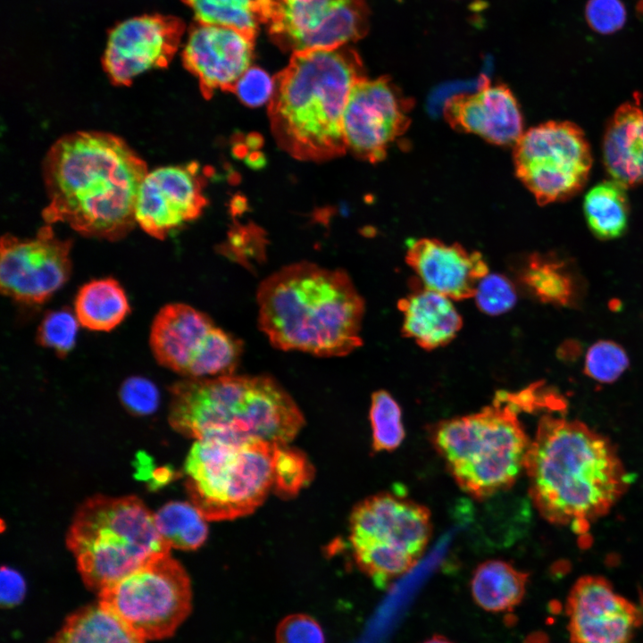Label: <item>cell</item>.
<instances>
[{
	"instance_id": "6da1fadb",
	"label": "cell",
	"mask_w": 643,
	"mask_h": 643,
	"mask_svg": "<svg viewBox=\"0 0 643 643\" xmlns=\"http://www.w3.org/2000/svg\"><path fill=\"white\" fill-rule=\"evenodd\" d=\"M145 161L120 137L77 131L47 152L43 177L46 224L63 222L83 236L120 240L134 228L136 205L147 173Z\"/></svg>"
},
{
	"instance_id": "7a4b0ae2",
	"label": "cell",
	"mask_w": 643,
	"mask_h": 643,
	"mask_svg": "<svg viewBox=\"0 0 643 643\" xmlns=\"http://www.w3.org/2000/svg\"><path fill=\"white\" fill-rule=\"evenodd\" d=\"M524 471L541 516L577 533L607 514L631 481L605 437L580 422L549 414L538 423Z\"/></svg>"
},
{
	"instance_id": "3957f363",
	"label": "cell",
	"mask_w": 643,
	"mask_h": 643,
	"mask_svg": "<svg viewBox=\"0 0 643 643\" xmlns=\"http://www.w3.org/2000/svg\"><path fill=\"white\" fill-rule=\"evenodd\" d=\"M257 305L260 329L280 350L332 357L363 344L364 301L343 271L284 266L259 285Z\"/></svg>"
},
{
	"instance_id": "277c9868",
	"label": "cell",
	"mask_w": 643,
	"mask_h": 643,
	"mask_svg": "<svg viewBox=\"0 0 643 643\" xmlns=\"http://www.w3.org/2000/svg\"><path fill=\"white\" fill-rule=\"evenodd\" d=\"M363 78L358 55L342 46L293 53L276 79L269 104L280 146L303 160L342 154L347 150L344 111L353 88Z\"/></svg>"
},
{
	"instance_id": "5b68a950",
	"label": "cell",
	"mask_w": 643,
	"mask_h": 643,
	"mask_svg": "<svg viewBox=\"0 0 643 643\" xmlns=\"http://www.w3.org/2000/svg\"><path fill=\"white\" fill-rule=\"evenodd\" d=\"M170 394L171 426L196 440L286 445L305 423L290 395L266 375L186 378Z\"/></svg>"
},
{
	"instance_id": "8992f818",
	"label": "cell",
	"mask_w": 643,
	"mask_h": 643,
	"mask_svg": "<svg viewBox=\"0 0 643 643\" xmlns=\"http://www.w3.org/2000/svg\"><path fill=\"white\" fill-rule=\"evenodd\" d=\"M522 412H530L524 390H500L478 413L430 426L431 444L465 493L489 497L511 488L524 470L530 440Z\"/></svg>"
},
{
	"instance_id": "52a82bcc",
	"label": "cell",
	"mask_w": 643,
	"mask_h": 643,
	"mask_svg": "<svg viewBox=\"0 0 643 643\" xmlns=\"http://www.w3.org/2000/svg\"><path fill=\"white\" fill-rule=\"evenodd\" d=\"M66 544L85 585L97 592L171 549L154 514L135 496L87 499L73 517Z\"/></svg>"
},
{
	"instance_id": "ba28073f",
	"label": "cell",
	"mask_w": 643,
	"mask_h": 643,
	"mask_svg": "<svg viewBox=\"0 0 643 643\" xmlns=\"http://www.w3.org/2000/svg\"><path fill=\"white\" fill-rule=\"evenodd\" d=\"M278 444L198 439L186 463V489L208 521L251 514L273 488Z\"/></svg>"
},
{
	"instance_id": "9c48e42d",
	"label": "cell",
	"mask_w": 643,
	"mask_h": 643,
	"mask_svg": "<svg viewBox=\"0 0 643 643\" xmlns=\"http://www.w3.org/2000/svg\"><path fill=\"white\" fill-rule=\"evenodd\" d=\"M430 510L400 494L373 495L353 509L350 542L359 569L380 588L418 563L429 543Z\"/></svg>"
},
{
	"instance_id": "30bf717a",
	"label": "cell",
	"mask_w": 643,
	"mask_h": 643,
	"mask_svg": "<svg viewBox=\"0 0 643 643\" xmlns=\"http://www.w3.org/2000/svg\"><path fill=\"white\" fill-rule=\"evenodd\" d=\"M98 594V602L145 640L172 636L192 607L189 577L170 554L107 585Z\"/></svg>"
},
{
	"instance_id": "8fae6325",
	"label": "cell",
	"mask_w": 643,
	"mask_h": 643,
	"mask_svg": "<svg viewBox=\"0 0 643 643\" xmlns=\"http://www.w3.org/2000/svg\"><path fill=\"white\" fill-rule=\"evenodd\" d=\"M149 343L159 364L186 378L233 374L243 351L241 341L207 314L181 303L160 309Z\"/></svg>"
},
{
	"instance_id": "7c38bea8",
	"label": "cell",
	"mask_w": 643,
	"mask_h": 643,
	"mask_svg": "<svg viewBox=\"0 0 643 643\" xmlns=\"http://www.w3.org/2000/svg\"><path fill=\"white\" fill-rule=\"evenodd\" d=\"M514 161L516 176L541 205L580 191L592 165L584 133L570 121H547L524 132Z\"/></svg>"
},
{
	"instance_id": "4fadbf2b",
	"label": "cell",
	"mask_w": 643,
	"mask_h": 643,
	"mask_svg": "<svg viewBox=\"0 0 643 643\" xmlns=\"http://www.w3.org/2000/svg\"><path fill=\"white\" fill-rule=\"evenodd\" d=\"M259 8L273 38L293 53L341 47L368 29L363 0H259Z\"/></svg>"
},
{
	"instance_id": "5bb4252c",
	"label": "cell",
	"mask_w": 643,
	"mask_h": 643,
	"mask_svg": "<svg viewBox=\"0 0 643 643\" xmlns=\"http://www.w3.org/2000/svg\"><path fill=\"white\" fill-rule=\"evenodd\" d=\"M71 241L58 238L50 224L30 238H1L0 288L22 304L40 305L69 280Z\"/></svg>"
},
{
	"instance_id": "9a60e30c",
	"label": "cell",
	"mask_w": 643,
	"mask_h": 643,
	"mask_svg": "<svg viewBox=\"0 0 643 643\" xmlns=\"http://www.w3.org/2000/svg\"><path fill=\"white\" fill-rule=\"evenodd\" d=\"M412 106L389 79H362L353 88L343 114L346 148L371 163L381 161L408 129Z\"/></svg>"
},
{
	"instance_id": "2e32d148",
	"label": "cell",
	"mask_w": 643,
	"mask_h": 643,
	"mask_svg": "<svg viewBox=\"0 0 643 643\" xmlns=\"http://www.w3.org/2000/svg\"><path fill=\"white\" fill-rule=\"evenodd\" d=\"M184 28L179 18L159 13L133 17L114 26L102 57L109 80L115 86H129L145 71L168 66Z\"/></svg>"
},
{
	"instance_id": "e0dca14e",
	"label": "cell",
	"mask_w": 643,
	"mask_h": 643,
	"mask_svg": "<svg viewBox=\"0 0 643 643\" xmlns=\"http://www.w3.org/2000/svg\"><path fill=\"white\" fill-rule=\"evenodd\" d=\"M566 614L572 643H631L643 622L639 607L616 593L608 580L593 575L572 586Z\"/></svg>"
},
{
	"instance_id": "ac0fdd59",
	"label": "cell",
	"mask_w": 643,
	"mask_h": 643,
	"mask_svg": "<svg viewBox=\"0 0 643 643\" xmlns=\"http://www.w3.org/2000/svg\"><path fill=\"white\" fill-rule=\"evenodd\" d=\"M205 205L196 163L160 167L147 172L141 183L136 222L151 237L164 239L198 217Z\"/></svg>"
},
{
	"instance_id": "d6986e66",
	"label": "cell",
	"mask_w": 643,
	"mask_h": 643,
	"mask_svg": "<svg viewBox=\"0 0 643 643\" xmlns=\"http://www.w3.org/2000/svg\"><path fill=\"white\" fill-rule=\"evenodd\" d=\"M254 37L232 28L199 23L190 29L183 64L197 79L206 98L217 90H232L251 66Z\"/></svg>"
},
{
	"instance_id": "ffe728a7",
	"label": "cell",
	"mask_w": 643,
	"mask_h": 643,
	"mask_svg": "<svg viewBox=\"0 0 643 643\" xmlns=\"http://www.w3.org/2000/svg\"><path fill=\"white\" fill-rule=\"evenodd\" d=\"M443 113L453 129L476 134L495 145H515L523 134L522 116L512 91L487 79L475 92L448 98Z\"/></svg>"
},
{
	"instance_id": "44dd1931",
	"label": "cell",
	"mask_w": 643,
	"mask_h": 643,
	"mask_svg": "<svg viewBox=\"0 0 643 643\" xmlns=\"http://www.w3.org/2000/svg\"><path fill=\"white\" fill-rule=\"evenodd\" d=\"M405 259L422 287L452 300L473 297L480 280L489 273L480 252L436 238H420L409 244Z\"/></svg>"
},
{
	"instance_id": "7402d4cb",
	"label": "cell",
	"mask_w": 643,
	"mask_h": 643,
	"mask_svg": "<svg viewBox=\"0 0 643 643\" xmlns=\"http://www.w3.org/2000/svg\"><path fill=\"white\" fill-rule=\"evenodd\" d=\"M398 308L403 313V334L423 349L450 343L463 325L452 299L421 285L399 300Z\"/></svg>"
},
{
	"instance_id": "603a6c76",
	"label": "cell",
	"mask_w": 643,
	"mask_h": 643,
	"mask_svg": "<svg viewBox=\"0 0 643 643\" xmlns=\"http://www.w3.org/2000/svg\"><path fill=\"white\" fill-rule=\"evenodd\" d=\"M605 166L624 187L643 182V109L621 105L608 122L603 141Z\"/></svg>"
},
{
	"instance_id": "cb8c5ba5",
	"label": "cell",
	"mask_w": 643,
	"mask_h": 643,
	"mask_svg": "<svg viewBox=\"0 0 643 643\" xmlns=\"http://www.w3.org/2000/svg\"><path fill=\"white\" fill-rule=\"evenodd\" d=\"M529 573L503 560H488L474 570L471 591L474 602L488 612H507L522 600Z\"/></svg>"
},
{
	"instance_id": "d4e9b609",
	"label": "cell",
	"mask_w": 643,
	"mask_h": 643,
	"mask_svg": "<svg viewBox=\"0 0 643 643\" xmlns=\"http://www.w3.org/2000/svg\"><path fill=\"white\" fill-rule=\"evenodd\" d=\"M130 306L121 284L113 278L93 280L78 291L74 313L81 326L110 331L129 314Z\"/></svg>"
},
{
	"instance_id": "484cf974",
	"label": "cell",
	"mask_w": 643,
	"mask_h": 643,
	"mask_svg": "<svg viewBox=\"0 0 643 643\" xmlns=\"http://www.w3.org/2000/svg\"><path fill=\"white\" fill-rule=\"evenodd\" d=\"M48 643H146L99 602L69 615Z\"/></svg>"
},
{
	"instance_id": "4316f807",
	"label": "cell",
	"mask_w": 643,
	"mask_h": 643,
	"mask_svg": "<svg viewBox=\"0 0 643 643\" xmlns=\"http://www.w3.org/2000/svg\"><path fill=\"white\" fill-rule=\"evenodd\" d=\"M626 187L612 180L598 183L585 196L583 211L589 228L600 239L620 237L627 228Z\"/></svg>"
},
{
	"instance_id": "83f0119b",
	"label": "cell",
	"mask_w": 643,
	"mask_h": 643,
	"mask_svg": "<svg viewBox=\"0 0 643 643\" xmlns=\"http://www.w3.org/2000/svg\"><path fill=\"white\" fill-rule=\"evenodd\" d=\"M522 283L539 300L558 306H572L578 287L564 262L555 257L534 254L521 273Z\"/></svg>"
},
{
	"instance_id": "f1b7e54d",
	"label": "cell",
	"mask_w": 643,
	"mask_h": 643,
	"mask_svg": "<svg viewBox=\"0 0 643 643\" xmlns=\"http://www.w3.org/2000/svg\"><path fill=\"white\" fill-rule=\"evenodd\" d=\"M155 527L163 539L181 550H195L207 539L205 518L192 504L172 501L154 514Z\"/></svg>"
},
{
	"instance_id": "f546056e",
	"label": "cell",
	"mask_w": 643,
	"mask_h": 643,
	"mask_svg": "<svg viewBox=\"0 0 643 643\" xmlns=\"http://www.w3.org/2000/svg\"><path fill=\"white\" fill-rule=\"evenodd\" d=\"M197 23L232 28L255 36L262 21L259 0H183Z\"/></svg>"
},
{
	"instance_id": "4dcf8cb0",
	"label": "cell",
	"mask_w": 643,
	"mask_h": 643,
	"mask_svg": "<svg viewBox=\"0 0 643 643\" xmlns=\"http://www.w3.org/2000/svg\"><path fill=\"white\" fill-rule=\"evenodd\" d=\"M372 430V449L392 451L405 438L401 409L393 397L385 390L372 394L370 407Z\"/></svg>"
},
{
	"instance_id": "1f68e13d",
	"label": "cell",
	"mask_w": 643,
	"mask_h": 643,
	"mask_svg": "<svg viewBox=\"0 0 643 643\" xmlns=\"http://www.w3.org/2000/svg\"><path fill=\"white\" fill-rule=\"evenodd\" d=\"M313 468L300 451L286 445L275 450L273 488L284 498L296 495L313 479Z\"/></svg>"
},
{
	"instance_id": "d6a6232c",
	"label": "cell",
	"mask_w": 643,
	"mask_h": 643,
	"mask_svg": "<svg viewBox=\"0 0 643 643\" xmlns=\"http://www.w3.org/2000/svg\"><path fill=\"white\" fill-rule=\"evenodd\" d=\"M79 324L75 313L67 308L48 312L38 326L37 341L63 357L75 345Z\"/></svg>"
},
{
	"instance_id": "836d02e7",
	"label": "cell",
	"mask_w": 643,
	"mask_h": 643,
	"mask_svg": "<svg viewBox=\"0 0 643 643\" xmlns=\"http://www.w3.org/2000/svg\"><path fill=\"white\" fill-rule=\"evenodd\" d=\"M629 366L625 350L611 340H599L588 350L584 372L591 379L611 383L616 380Z\"/></svg>"
},
{
	"instance_id": "e575fe53",
	"label": "cell",
	"mask_w": 643,
	"mask_h": 643,
	"mask_svg": "<svg viewBox=\"0 0 643 643\" xmlns=\"http://www.w3.org/2000/svg\"><path fill=\"white\" fill-rule=\"evenodd\" d=\"M473 298L481 312L498 315L513 308L517 296L514 284L507 278L488 273L477 285Z\"/></svg>"
},
{
	"instance_id": "d590c367",
	"label": "cell",
	"mask_w": 643,
	"mask_h": 643,
	"mask_svg": "<svg viewBox=\"0 0 643 643\" xmlns=\"http://www.w3.org/2000/svg\"><path fill=\"white\" fill-rule=\"evenodd\" d=\"M276 88V79L258 67L250 66L238 79L231 91L246 105L259 107L271 103Z\"/></svg>"
},
{
	"instance_id": "8d00e7d4",
	"label": "cell",
	"mask_w": 643,
	"mask_h": 643,
	"mask_svg": "<svg viewBox=\"0 0 643 643\" xmlns=\"http://www.w3.org/2000/svg\"><path fill=\"white\" fill-rule=\"evenodd\" d=\"M120 397L126 408L138 415L152 413L159 403V393L155 385L143 377L126 380L121 388Z\"/></svg>"
},
{
	"instance_id": "74e56055",
	"label": "cell",
	"mask_w": 643,
	"mask_h": 643,
	"mask_svg": "<svg viewBox=\"0 0 643 643\" xmlns=\"http://www.w3.org/2000/svg\"><path fill=\"white\" fill-rule=\"evenodd\" d=\"M276 643H325V636L321 625L312 616L291 614L280 622Z\"/></svg>"
},
{
	"instance_id": "f35d334b",
	"label": "cell",
	"mask_w": 643,
	"mask_h": 643,
	"mask_svg": "<svg viewBox=\"0 0 643 643\" xmlns=\"http://www.w3.org/2000/svg\"><path fill=\"white\" fill-rule=\"evenodd\" d=\"M586 19L595 31L611 34L620 29L626 21V10L621 0H589Z\"/></svg>"
},
{
	"instance_id": "ab89813d",
	"label": "cell",
	"mask_w": 643,
	"mask_h": 643,
	"mask_svg": "<svg viewBox=\"0 0 643 643\" xmlns=\"http://www.w3.org/2000/svg\"><path fill=\"white\" fill-rule=\"evenodd\" d=\"M26 585L21 575L11 569L3 566L1 570V605L12 607L18 605L24 597Z\"/></svg>"
},
{
	"instance_id": "60d3db41",
	"label": "cell",
	"mask_w": 643,
	"mask_h": 643,
	"mask_svg": "<svg viewBox=\"0 0 643 643\" xmlns=\"http://www.w3.org/2000/svg\"><path fill=\"white\" fill-rule=\"evenodd\" d=\"M580 352L581 347L579 342L567 340L559 347L557 355L565 362H572L580 355Z\"/></svg>"
},
{
	"instance_id": "b9f144b4",
	"label": "cell",
	"mask_w": 643,
	"mask_h": 643,
	"mask_svg": "<svg viewBox=\"0 0 643 643\" xmlns=\"http://www.w3.org/2000/svg\"><path fill=\"white\" fill-rule=\"evenodd\" d=\"M422 643H453L448 639L441 635H434L431 638L424 640Z\"/></svg>"
}]
</instances>
